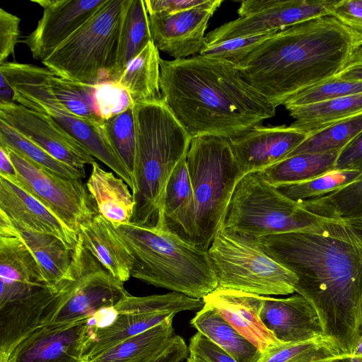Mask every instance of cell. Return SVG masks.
<instances>
[{"instance_id": "cell-1", "label": "cell", "mask_w": 362, "mask_h": 362, "mask_svg": "<svg viewBox=\"0 0 362 362\" xmlns=\"http://www.w3.org/2000/svg\"><path fill=\"white\" fill-rule=\"evenodd\" d=\"M257 240L296 276L295 292L314 308L324 339L351 355L362 294V217L344 218L325 234L291 232Z\"/></svg>"}, {"instance_id": "cell-2", "label": "cell", "mask_w": 362, "mask_h": 362, "mask_svg": "<svg viewBox=\"0 0 362 362\" xmlns=\"http://www.w3.org/2000/svg\"><path fill=\"white\" fill-rule=\"evenodd\" d=\"M160 67L162 97L192 137L230 139L276 114V107L230 62L199 54L160 59Z\"/></svg>"}, {"instance_id": "cell-3", "label": "cell", "mask_w": 362, "mask_h": 362, "mask_svg": "<svg viewBox=\"0 0 362 362\" xmlns=\"http://www.w3.org/2000/svg\"><path fill=\"white\" fill-rule=\"evenodd\" d=\"M359 36L331 16L276 33L238 66L245 80L274 105L334 76Z\"/></svg>"}, {"instance_id": "cell-4", "label": "cell", "mask_w": 362, "mask_h": 362, "mask_svg": "<svg viewBox=\"0 0 362 362\" xmlns=\"http://www.w3.org/2000/svg\"><path fill=\"white\" fill-rule=\"evenodd\" d=\"M133 113L135 207L131 223L154 226L163 221L167 183L179 161L186 156L192 137L163 97L134 103Z\"/></svg>"}, {"instance_id": "cell-5", "label": "cell", "mask_w": 362, "mask_h": 362, "mask_svg": "<svg viewBox=\"0 0 362 362\" xmlns=\"http://www.w3.org/2000/svg\"><path fill=\"white\" fill-rule=\"evenodd\" d=\"M113 228L133 257L132 277L198 299L217 288L208 252L180 239L163 222L154 226L129 223Z\"/></svg>"}, {"instance_id": "cell-6", "label": "cell", "mask_w": 362, "mask_h": 362, "mask_svg": "<svg viewBox=\"0 0 362 362\" xmlns=\"http://www.w3.org/2000/svg\"><path fill=\"white\" fill-rule=\"evenodd\" d=\"M341 218H327L305 209L264 178L261 171L237 184L222 226L253 238L291 232L330 233Z\"/></svg>"}, {"instance_id": "cell-7", "label": "cell", "mask_w": 362, "mask_h": 362, "mask_svg": "<svg viewBox=\"0 0 362 362\" xmlns=\"http://www.w3.org/2000/svg\"><path fill=\"white\" fill-rule=\"evenodd\" d=\"M186 161L197 208L195 247L207 252L223 225L235 187L244 175L229 139L221 136L192 137Z\"/></svg>"}, {"instance_id": "cell-8", "label": "cell", "mask_w": 362, "mask_h": 362, "mask_svg": "<svg viewBox=\"0 0 362 362\" xmlns=\"http://www.w3.org/2000/svg\"><path fill=\"white\" fill-rule=\"evenodd\" d=\"M131 0H107L42 62L54 74L76 81L111 83L120 30Z\"/></svg>"}, {"instance_id": "cell-9", "label": "cell", "mask_w": 362, "mask_h": 362, "mask_svg": "<svg viewBox=\"0 0 362 362\" xmlns=\"http://www.w3.org/2000/svg\"><path fill=\"white\" fill-rule=\"evenodd\" d=\"M48 71L47 67L30 64L6 62L0 64V73L14 90L16 103L49 116L94 158L122 178L134 192L133 177L109 141L103 124L70 112L50 90L47 79Z\"/></svg>"}, {"instance_id": "cell-10", "label": "cell", "mask_w": 362, "mask_h": 362, "mask_svg": "<svg viewBox=\"0 0 362 362\" xmlns=\"http://www.w3.org/2000/svg\"><path fill=\"white\" fill-rule=\"evenodd\" d=\"M218 288L259 296L295 292L296 276L270 257L257 238L221 226L207 250Z\"/></svg>"}, {"instance_id": "cell-11", "label": "cell", "mask_w": 362, "mask_h": 362, "mask_svg": "<svg viewBox=\"0 0 362 362\" xmlns=\"http://www.w3.org/2000/svg\"><path fill=\"white\" fill-rule=\"evenodd\" d=\"M70 277L46 309L39 327L64 325L90 320L115 306L129 293L86 250L78 235L73 250Z\"/></svg>"}, {"instance_id": "cell-12", "label": "cell", "mask_w": 362, "mask_h": 362, "mask_svg": "<svg viewBox=\"0 0 362 362\" xmlns=\"http://www.w3.org/2000/svg\"><path fill=\"white\" fill-rule=\"evenodd\" d=\"M5 148L17 173V177L8 179L17 182L79 234L81 226L98 213L81 180L59 176Z\"/></svg>"}, {"instance_id": "cell-13", "label": "cell", "mask_w": 362, "mask_h": 362, "mask_svg": "<svg viewBox=\"0 0 362 362\" xmlns=\"http://www.w3.org/2000/svg\"><path fill=\"white\" fill-rule=\"evenodd\" d=\"M334 0H246L238 9L239 18L209 32L205 43L280 31L298 23L330 16Z\"/></svg>"}, {"instance_id": "cell-14", "label": "cell", "mask_w": 362, "mask_h": 362, "mask_svg": "<svg viewBox=\"0 0 362 362\" xmlns=\"http://www.w3.org/2000/svg\"><path fill=\"white\" fill-rule=\"evenodd\" d=\"M0 119L59 161L86 177L94 157L49 116L18 103H0Z\"/></svg>"}, {"instance_id": "cell-15", "label": "cell", "mask_w": 362, "mask_h": 362, "mask_svg": "<svg viewBox=\"0 0 362 362\" xmlns=\"http://www.w3.org/2000/svg\"><path fill=\"white\" fill-rule=\"evenodd\" d=\"M107 0H31L43 8L35 29L22 42L33 59L41 62L83 24Z\"/></svg>"}, {"instance_id": "cell-16", "label": "cell", "mask_w": 362, "mask_h": 362, "mask_svg": "<svg viewBox=\"0 0 362 362\" xmlns=\"http://www.w3.org/2000/svg\"><path fill=\"white\" fill-rule=\"evenodd\" d=\"M222 3V0H206L204 4L188 10L148 15L152 42L158 50L175 59L195 56L205 44L210 18Z\"/></svg>"}, {"instance_id": "cell-17", "label": "cell", "mask_w": 362, "mask_h": 362, "mask_svg": "<svg viewBox=\"0 0 362 362\" xmlns=\"http://www.w3.org/2000/svg\"><path fill=\"white\" fill-rule=\"evenodd\" d=\"M90 326V319L39 327L16 346L8 362H81Z\"/></svg>"}, {"instance_id": "cell-18", "label": "cell", "mask_w": 362, "mask_h": 362, "mask_svg": "<svg viewBox=\"0 0 362 362\" xmlns=\"http://www.w3.org/2000/svg\"><path fill=\"white\" fill-rule=\"evenodd\" d=\"M308 136L286 125H256L229 139L236 161L243 175L262 171L283 160Z\"/></svg>"}, {"instance_id": "cell-19", "label": "cell", "mask_w": 362, "mask_h": 362, "mask_svg": "<svg viewBox=\"0 0 362 362\" xmlns=\"http://www.w3.org/2000/svg\"><path fill=\"white\" fill-rule=\"evenodd\" d=\"M0 211L16 226L52 235L74 250L78 234L17 182L0 176Z\"/></svg>"}, {"instance_id": "cell-20", "label": "cell", "mask_w": 362, "mask_h": 362, "mask_svg": "<svg viewBox=\"0 0 362 362\" xmlns=\"http://www.w3.org/2000/svg\"><path fill=\"white\" fill-rule=\"evenodd\" d=\"M259 317L265 327L281 344L324 338L316 311L308 300L298 293L286 298L264 296Z\"/></svg>"}, {"instance_id": "cell-21", "label": "cell", "mask_w": 362, "mask_h": 362, "mask_svg": "<svg viewBox=\"0 0 362 362\" xmlns=\"http://www.w3.org/2000/svg\"><path fill=\"white\" fill-rule=\"evenodd\" d=\"M0 306L51 286L22 240L7 233H0Z\"/></svg>"}, {"instance_id": "cell-22", "label": "cell", "mask_w": 362, "mask_h": 362, "mask_svg": "<svg viewBox=\"0 0 362 362\" xmlns=\"http://www.w3.org/2000/svg\"><path fill=\"white\" fill-rule=\"evenodd\" d=\"M263 298L264 296L217 288L202 300L264 353L280 343L259 317Z\"/></svg>"}, {"instance_id": "cell-23", "label": "cell", "mask_w": 362, "mask_h": 362, "mask_svg": "<svg viewBox=\"0 0 362 362\" xmlns=\"http://www.w3.org/2000/svg\"><path fill=\"white\" fill-rule=\"evenodd\" d=\"M61 284L0 306V362H8L16 346L39 327L45 311L58 295Z\"/></svg>"}, {"instance_id": "cell-24", "label": "cell", "mask_w": 362, "mask_h": 362, "mask_svg": "<svg viewBox=\"0 0 362 362\" xmlns=\"http://www.w3.org/2000/svg\"><path fill=\"white\" fill-rule=\"evenodd\" d=\"M163 220L165 227L170 233L195 247L197 208L186 156L179 161L167 183Z\"/></svg>"}, {"instance_id": "cell-25", "label": "cell", "mask_w": 362, "mask_h": 362, "mask_svg": "<svg viewBox=\"0 0 362 362\" xmlns=\"http://www.w3.org/2000/svg\"><path fill=\"white\" fill-rule=\"evenodd\" d=\"M84 247L114 277L129 279L134 259L112 224L98 213L81 226L79 234Z\"/></svg>"}, {"instance_id": "cell-26", "label": "cell", "mask_w": 362, "mask_h": 362, "mask_svg": "<svg viewBox=\"0 0 362 362\" xmlns=\"http://www.w3.org/2000/svg\"><path fill=\"white\" fill-rule=\"evenodd\" d=\"M0 233L18 237L41 267L48 282L57 285L70 277L73 250L58 238L22 229L0 211Z\"/></svg>"}, {"instance_id": "cell-27", "label": "cell", "mask_w": 362, "mask_h": 362, "mask_svg": "<svg viewBox=\"0 0 362 362\" xmlns=\"http://www.w3.org/2000/svg\"><path fill=\"white\" fill-rule=\"evenodd\" d=\"M91 165L86 188L98 214L113 226L131 223L135 202L128 185L113 173L104 170L96 161Z\"/></svg>"}, {"instance_id": "cell-28", "label": "cell", "mask_w": 362, "mask_h": 362, "mask_svg": "<svg viewBox=\"0 0 362 362\" xmlns=\"http://www.w3.org/2000/svg\"><path fill=\"white\" fill-rule=\"evenodd\" d=\"M176 313L115 315L107 325L98 326L90 321V337L83 350V361H90L111 348L174 317Z\"/></svg>"}, {"instance_id": "cell-29", "label": "cell", "mask_w": 362, "mask_h": 362, "mask_svg": "<svg viewBox=\"0 0 362 362\" xmlns=\"http://www.w3.org/2000/svg\"><path fill=\"white\" fill-rule=\"evenodd\" d=\"M160 59L158 48L151 41L112 83L124 90L132 103L161 98Z\"/></svg>"}, {"instance_id": "cell-30", "label": "cell", "mask_w": 362, "mask_h": 362, "mask_svg": "<svg viewBox=\"0 0 362 362\" xmlns=\"http://www.w3.org/2000/svg\"><path fill=\"white\" fill-rule=\"evenodd\" d=\"M295 120L291 127L308 136L362 113V93L287 110Z\"/></svg>"}, {"instance_id": "cell-31", "label": "cell", "mask_w": 362, "mask_h": 362, "mask_svg": "<svg viewBox=\"0 0 362 362\" xmlns=\"http://www.w3.org/2000/svg\"><path fill=\"white\" fill-rule=\"evenodd\" d=\"M191 326L223 349L236 362H258L262 353L236 331L213 308L204 304Z\"/></svg>"}, {"instance_id": "cell-32", "label": "cell", "mask_w": 362, "mask_h": 362, "mask_svg": "<svg viewBox=\"0 0 362 362\" xmlns=\"http://www.w3.org/2000/svg\"><path fill=\"white\" fill-rule=\"evenodd\" d=\"M47 79L53 95L70 112L92 122L103 124L106 116L100 84L83 83L59 76L49 69Z\"/></svg>"}, {"instance_id": "cell-33", "label": "cell", "mask_w": 362, "mask_h": 362, "mask_svg": "<svg viewBox=\"0 0 362 362\" xmlns=\"http://www.w3.org/2000/svg\"><path fill=\"white\" fill-rule=\"evenodd\" d=\"M173 317L127 339L87 362H146L158 355L173 335Z\"/></svg>"}, {"instance_id": "cell-34", "label": "cell", "mask_w": 362, "mask_h": 362, "mask_svg": "<svg viewBox=\"0 0 362 362\" xmlns=\"http://www.w3.org/2000/svg\"><path fill=\"white\" fill-rule=\"evenodd\" d=\"M148 14L144 0H131L126 11L117 45L111 83H115L127 67L151 42Z\"/></svg>"}, {"instance_id": "cell-35", "label": "cell", "mask_w": 362, "mask_h": 362, "mask_svg": "<svg viewBox=\"0 0 362 362\" xmlns=\"http://www.w3.org/2000/svg\"><path fill=\"white\" fill-rule=\"evenodd\" d=\"M339 151L295 155L261 172L274 187L305 181L334 169Z\"/></svg>"}, {"instance_id": "cell-36", "label": "cell", "mask_w": 362, "mask_h": 362, "mask_svg": "<svg viewBox=\"0 0 362 362\" xmlns=\"http://www.w3.org/2000/svg\"><path fill=\"white\" fill-rule=\"evenodd\" d=\"M0 145L12 149L35 165L62 177L74 180L85 177L79 171L56 159L1 119Z\"/></svg>"}, {"instance_id": "cell-37", "label": "cell", "mask_w": 362, "mask_h": 362, "mask_svg": "<svg viewBox=\"0 0 362 362\" xmlns=\"http://www.w3.org/2000/svg\"><path fill=\"white\" fill-rule=\"evenodd\" d=\"M204 305L203 300L191 298L178 292L142 297L134 296L129 293L112 307V310L115 315H141L163 312L177 313L201 308Z\"/></svg>"}, {"instance_id": "cell-38", "label": "cell", "mask_w": 362, "mask_h": 362, "mask_svg": "<svg viewBox=\"0 0 362 362\" xmlns=\"http://www.w3.org/2000/svg\"><path fill=\"white\" fill-rule=\"evenodd\" d=\"M361 173L358 170L333 169L305 181L276 187L289 199L302 202L317 199L337 191L355 180Z\"/></svg>"}, {"instance_id": "cell-39", "label": "cell", "mask_w": 362, "mask_h": 362, "mask_svg": "<svg viewBox=\"0 0 362 362\" xmlns=\"http://www.w3.org/2000/svg\"><path fill=\"white\" fill-rule=\"evenodd\" d=\"M361 132L362 113L308 136L286 158L302 153L340 151Z\"/></svg>"}, {"instance_id": "cell-40", "label": "cell", "mask_w": 362, "mask_h": 362, "mask_svg": "<svg viewBox=\"0 0 362 362\" xmlns=\"http://www.w3.org/2000/svg\"><path fill=\"white\" fill-rule=\"evenodd\" d=\"M341 355L324 338H320L300 343H280L262 353L258 362H318Z\"/></svg>"}, {"instance_id": "cell-41", "label": "cell", "mask_w": 362, "mask_h": 362, "mask_svg": "<svg viewBox=\"0 0 362 362\" xmlns=\"http://www.w3.org/2000/svg\"><path fill=\"white\" fill-rule=\"evenodd\" d=\"M133 104L123 111L105 118L103 122L109 141L132 177L136 148Z\"/></svg>"}, {"instance_id": "cell-42", "label": "cell", "mask_w": 362, "mask_h": 362, "mask_svg": "<svg viewBox=\"0 0 362 362\" xmlns=\"http://www.w3.org/2000/svg\"><path fill=\"white\" fill-rule=\"evenodd\" d=\"M359 93H362V81L332 77L298 91L288 98L283 105L288 110Z\"/></svg>"}, {"instance_id": "cell-43", "label": "cell", "mask_w": 362, "mask_h": 362, "mask_svg": "<svg viewBox=\"0 0 362 362\" xmlns=\"http://www.w3.org/2000/svg\"><path fill=\"white\" fill-rule=\"evenodd\" d=\"M279 31L242 36L214 44L205 43L200 55L239 64L258 46Z\"/></svg>"}, {"instance_id": "cell-44", "label": "cell", "mask_w": 362, "mask_h": 362, "mask_svg": "<svg viewBox=\"0 0 362 362\" xmlns=\"http://www.w3.org/2000/svg\"><path fill=\"white\" fill-rule=\"evenodd\" d=\"M329 14L362 38V0H334Z\"/></svg>"}, {"instance_id": "cell-45", "label": "cell", "mask_w": 362, "mask_h": 362, "mask_svg": "<svg viewBox=\"0 0 362 362\" xmlns=\"http://www.w3.org/2000/svg\"><path fill=\"white\" fill-rule=\"evenodd\" d=\"M21 19L2 8H0V64L14 55V49L20 36Z\"/></svg>"}, {"instance_id": "cell-46", "label": "cell", "mask_w": 362, "mask_h": 362, "mask_svg": "<svg viewBox=\"0 0 362 362\" xmlns=\"http://www.w3.org/2000/svg\"><path fill=\"white\" fill-rule=\"evenodd\" d=\"M189 356L206 362H236L223 349L198 332L190 339Z\"/></svg>"}, {"instance_id": "cell-47", "label": "cell", "mask_w": 362, "mask_h": 362, "mask_svg": "<svg viewBox=\"0 0 362 362\" xmlns=\"http://www.w3.org/2000/svg\"><path fill=\"white\" fill-rule=\"evenodd\" d=\"M334 169L362 171V132L340 150Z\"/></svg>"}, {"instance_id": "cell-48", "label": "cell", "mask_w": 362, "mask_h": 362, "mask_svg": "<svg viewBox=\"0 0 362 362\" xmlns=\"http://www.w3.org/2000/svg\"><path fill=\"white\" fill-rule=\"evenodd\" d=\"M206 0H145L148 15L170 14L204 4Z\"/></svg>"}, {"instance_id": "cell-49", "label": "cell", "mask_w": 362, "mask_h": 362, "mask_svg": "<svg viewBox=\"0 0 362 362\" xmlns=\"http://www.w3.org/2000/svg\"><path fill=\"white\" fill-rule=\"evenodd\" d=\"M333 78L362 81V45L353 49L343 67Z\"/></svg>"}, {"instance_id": "cell-50", "label": "cell", "mask_w": 362, "mask_h": 362, "mask_svg": "<svg viewBox=\"0 0 362 362\" xmlns=\"http://www.w3.org/2000/svg\"><path fill=\"white\" fill-rule=\"evenodd\" d=\"M188 352L185 340L180 336L174 335L163 351L146 362H180L187 356Z\"/></svg>"}, {"instance_id": "cell-51", "label": "cell", "mask_w": 362, "mask_h": 362, "mask_svg": "<svg viewBox=\"0 0 362 362\" xmlns=\"http://www.w3.org/2000/svg\"><path fill=\"white\" fill-rule=\"evenodd\" d=\"M0 176L7 178L17 177L16 170L8 151L1 145H0Z\"/></svg>"}, {"instance_id": "cell-52", "label": "cell", "mask_w": 362, "mask_h": 362, "mask_svg": "<svg viewBox=\"0 0 362 362\" xmlns=\"http://www.w3.org/2000/svg\"><path fill=\"white\" fill-rule=\"evenodd\" d=\"M15 93L13 87L0 73V103H15Z\"/></svg>"}, {"instance_id": "cell-53", "label": "cell", "mask_w": 362, "mask_h": 362, "mask_svg": "<svg viewBox=\"0 0 362 362\" xmlns=\"http://www.w3.org/2000/svg\"><path fill=\"white\" fill-rule=\"evenodd\" d=\"M318 362H362V356L354 355H341L337 358Z\"/></svg>"}, {"instance_id": "cell-54", "label": "cell", "mask_w": 362, "mask_h": 362, "mask_svg": "<svg viewBox=\"0 0 362 362\" xmlns=\"http://www.w3.org/2000/svg\"><path fill=\"white\" fill-rule=\"evenodd\" d=\"M362 339V294L358 307L357 327H356V341Z\"/></svg>"}, {"instance_id": "cell-55", "label": "cell", "mask_w": 362, "mask_h": 362, "mask_svg": "<svg viewBox=\"0 0 362 362\" xmlns=\"http://www.w3.org/2000/svg\"><path fill=\"white\" fill-rule=\"evenodd\" d=\"M351 355L362 356V339L356 341Z\"/></svg>"}, {"instance_id": "cell-56", "label": "cell", "mask_w": 362, "mask_h": 362, "mask_svg": "<svg viewBox=\"0 0 362 362\" xmlns=\"http://www.w3.org/2000/svg\"><path fill=\"white\" fill-rule=\"evenodd\" d=\"M187 362H206V361H202L197 358L189 356L187 359Z\"/></svg>"}, {"instance_id": "cell-57", "label": "cell", "mask_w": 362, "mask_h": 362, "mask_svg": "<svg viewBox=\"0 0 362 362\" xmlns=\"http://www.w3.org/2000/svg\"><path fill=\"white\" fill-rule=\"evenodd\" d=\"M358 45H362V39L359 41Z\"/></svg>"}, {"instance_id": "cell-58", "label": "cell", "mask_w": 362, "mask_h": 362, "mask_svg": "<svg viewBox=\"0 0 362 362\" xmlns=\"http://www.w3.org/2000/svg\"><path fill=\"white\" fill-rule=\"evenodd\" d=\"M81 362H87V361H82Z\"/></svg>"}]
</instances>
